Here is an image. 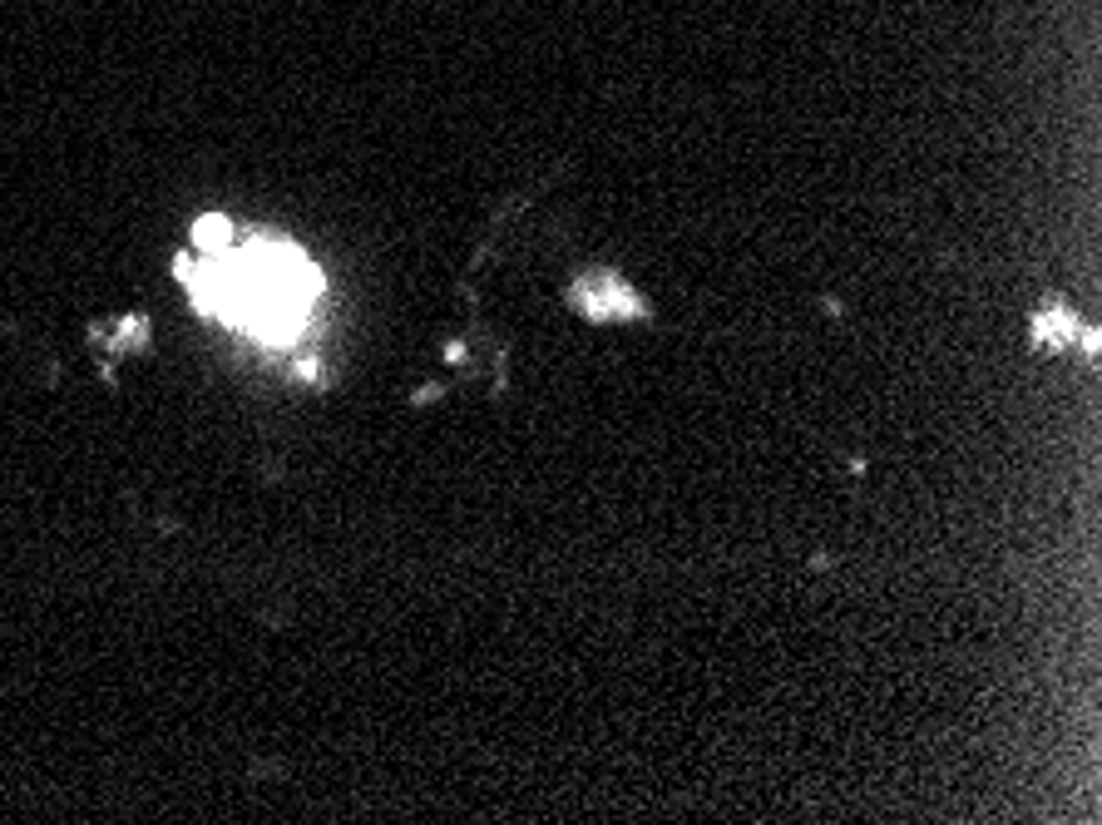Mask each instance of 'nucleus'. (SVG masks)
<instances>
[{
	"mask_svg": "<svg viewBox=\"0 0 1102 825\" xmlns=\"http://www.w3.org/2000/svg\"><path fill=\"white\" fill-rule=\"evenodd\" d=\"M569 302L584 312V317H594V322H618V317H648V307H643V297L633 292V287H623L613 272H589L584 282H574V292H569Z\"/></svg>",
	"mask_w": 1102,
	"mask_h": 825,
	"instance_id": "1",
	"label": "nucleus"
},
{
	"mask_svg": "<svg viewBox=\"0 0 1102 825\" xmlns=\"http://www.w3.org/2000/svg\"><path fill=\"white\" fill-rule=\"evenodd\" d=\"M233 243H238V233H233V223H228L223 213H203V218H193V252L218 257V252H228Z\"/></svg>",
	"mask_w": 1102,
	"mask_h": 825,
	"instance_id": "2",
	"label": "nucleus"
},
{
	"mask_svg": "<svg viewBox=\"0 0 1102 825\" xmlns=\"http://www.w3.org/2000/svg\"><path fill=\"white\" fill-rule=\"evenodd\" d=\"M1073 331H1078V322H1073L1068 312L1033 317V341H1038V346H1068V341H1073Z\"/></svg>",
	"mask_w": 1102,
	"mask_h": 825,
	"instance_id": "3",
	"label": "nucleus"
},
{
	"mask_svg": "<svg viewBox=\"0 0 1102 825\" xmlns=\"http://www.w3.org/2000/svg\"><path fill=\"white\" fill-rule=\"evenodd\" d=\"M109 346H114V351H144V346H149V317H139V312H134V317H119Z\"/></svg>",
	"mask_w": 1102,
	"mask_h": 825,
	"instance_id": "4",
	"label": "nucleus"
},
{
	"mask_svg": "<svg viewBox=\"0 0 1102 825\" xmlns=\"http://www.w3.org/2000/svg\"><path fill=\"white\" fill-rule=\"evenodd\" d=\"M297 376H302L307 386H322V361H317V356H302V361H297Z\"/></svg>",
	"mask_w": 1102,
	"mask_h": 825,
	"instance_id": "5",
	"label": "nucleus"
},
{
	"mask_svg": "<svg viewBox=\"0 0 1102 825\" xmlns=\"http://www.w3.org/2000/svg\"><path fill=\"white\" fill-rule=\"evenodd\" d=\"M440 396H445V386H421V391H411V406H430Z\"/></svg>",
	"mask_w": 1102,
	"mask_h": 825,
	"instance_id": "6",
	"label": "nucleus"
},
{
	"mask_svg": "<svg viewBox=\"0 0 1102 825\" xmlns=\"http://www.w3.org/2000/svg\"><path fill=\"white\" fill-rule=\"evenodd\" d=\"M445 361H450V366H460V361H465V346H460V341H450V346H445Z\"/></svg>",
	"mask_w": 1102,
	"mask_h": 825,
	"instance_id": "7",
	"label": "nucleus"
}]
</instances>
